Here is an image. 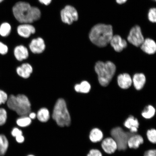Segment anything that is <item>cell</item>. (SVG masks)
<instances>
[{
  "mask_svg": "<svg viewBox=\"0 0 156 156\" xmlns=\"http://www.w3.org/2000/svg\"><path fill=\"white\" fill-rule=\"evenodd\" d=\"M7 119V113L5 109L0 108V126L4 125L6 122Z\"/></svg>",
  "mask_w": 156,
  "mask_h": 156,
  "instance_id": "obj_28",
  "label": "cell"
},
{
  "mask_svg": "<svg viewBox=\"0 0 156 156\" xmlns=\"http://www.w3.org/2000/svg\"><path fill=\"white\" fill-rule=\"evenodd\" d=\"M153 1H156V0H153Z\"/></svg>",
  "mask_w": 156,
  "mask_h": 156,
  "instance_id": "obj_41",
  "label": "cell"
},
{
  "mask_svg": "<svg viewBox=\"0 0 156 156\" xmlns=\"http://www.w3.org/2000/svg\"><path fill=\"white\" fill-rule=\"evenodd\" d=\"M128 0H116V2L119 4L122 5L126 2Z\"/></svg>",
  "mask_w": 156,
  "mask_h": 156,
  "instance_id": "obj_38",
  "label": "cell"
},
{
  "mask_svg": "<svg viewBox=\"0 0 156 156\" xmlns=\"http://www.w3.org/2000/svg\"><path fill=\"white\" fill-rule=\"evenodd\" d=\"M32 122V119L27 116H21L16 121L17 125L21 127H26L30 126Z\"/></svg>",
  "mask_w": 156,
  "mask_h": 156,
  "instance_id": "obj_25",
  "label": "cell"
},
{
  "mask_svg": "<svg viewBox=\"0 0 156 156\" xmlns=\"http://www.w3.org/2000/svg\"><path fill=\"white\" fill-rule=\"evenodd\" d=\"M17 32L20 36L28 38L36 32V29L32 25L29 24H23L17 27Z\"/></svg>",
  "mask_w": 156,
  "mask_h": 156,
  "instance_id": "obj_12",
  "label": "cell"
},
{
  "mask_svg": "<svg viewBox=\"0 0 156 156\" xmlns=\"http://www.w3.org/2000/svg\"><path fill=\"white\" fill-rule=\"evenodd\" d=\"M144 156H156L155 149H150L146 151L144 154Z\"/></svg>",
  "mask_w": 156,
  "mask_h": 156,
  "instance_id": "obj_34",
  "label": "cell"
},
{
  "mask_svg": "<svg viewBox=\"0 0 156 156\" xmlns=\"http://www.w3.org/2000/svg\"><path fill=\"white\" fill-rule=\"evenodd\" d=\"M130 43L136 47H140L143 43L144 40L141 28L138 25H136L130 30L127 38Z\"/></svg>",
  "mask_w": 156,
  "mask_h": 156,
  "instance_id": "obj_8",
  "label": "cell"
},
{
  "mask_svg": "<svg viewBox=\"0 0 156 156\" xmlns=\"http://www.w3.org/2000/svg\"><path fill=\"white\" fill-rule=\"evenodd\" d=\"M124 125L129 130L131 133L134 134L138 132L140 124L137 119L133 116H130L125 120Z\"/></svg>",
  "mask_w": 156,
  "mask_h": 156,
  "instance_id": "obj_14",
  "label": "cell"
},
{
  "mask_svg": "<svg viewBox=\"0 0 156 156\" xmlns=\"http://www.w3.org/2000/svg\"><path fill=\"white\" fill-rule=\"evenodd\" d=\"M8 98L7 93L4 91L0 89V105L6 103Z\"/></svg>",
  "mask_w": 156,
  "mask_h": 156,
  "instance_id": "obj_30",
  "label": "cell"
},
{
  "mask_svg": "<svg viewBox=\"0 0 156 156\" xmlns=\"http://www.w3.org/2000/svg\"><path fill=\"white\" fill-rule=\"evenodd\" d=\"M144 142V138L141 135L133 134L128 140V147L130 149H137Z\"/></svg>",
  "mask_w": 156,
  "mask_h": 156,
  "instance_id": "obj_18",
  "label": "cell"
},
{
  "mask_svg": "<svg viewBox=\"0 0 156 156\" xmlns=\"http://www.w3.org/2000/svg\"><path fill=\"white\" fill-rule=\"evenodd\" d=\"M62 21L68 25L73 24L74 21H77L79 15L77 10L71 5H67L60 12Z\"/></svg>",
  "mask_w": 156,
  "mask_h": 156,
  "instance_id": "obj_7",
  "label": "cell"
},
{
  "mask_svg": "<svg viewBox=\"0 0 156 156\" xmlns=\"http://www.w3.org/2000/svg\"><path fill=\"white\" fill-rule=\"evenodd\" d=\"M15 138L17 142L19 144L23 143L24 141L25 138L23 134L17 136Z\"/></svg>",
  "mask_w": 156,
  "mask_h": 156,
  "instance_id": "obj_35",
  "label": "cell"
},
{
  "mask_svg": "<svg viewBox=\"0 0 156 156\" xmlns=\"http://www.w3.org/2000/svg\"><path fill=\"white\" fill-rule=\"evenodd\" d=\"M9 144L6 136L4 134H0V156H4L6 153Z\"/></svg>",
  "mask_w": 156,
  "mask_h": 156,
  "instance_id": "obj_22",
  "label": "cell"
},
{
  "mask_svg": "<svg viewBox=\"0 0 156 156\" xmlns=\"http://www.w3.org/2000/svg\"><path fill=\"white\" fill-rule=\"evenodd\" d=\"M101 147L105 153L111 154L118 150V146L112 137H107L103 140Z\"/></svg>",
  "mask_w": 156,
  "mask_h": 156,
  "instance_id": "obj_10",
  "label": "cell"
},
{
  "mask_svg": "<svg viewBox=\"0 0 156 156\" xmlns=\"http://www.w3.org/2000/svg\"><path fill=\"white\" fill-rule=\"evenodd\" d=\"M141 50L148 54H153L156 51V44L154 41L151 38H146L140 46Z\"/></svg>",
  "mask_w": 156,
  "mask_h": 156,
  "instance_id": "obj_13",
  "label": "cell"
},
{
  "mask_svg": "<svg viewBox=\"0 0 156 156\" xmlns=\"http://www.w3.org/2000/svg\"><path fill=\"white\" fill-rule=\"evenodd\" d=\"M4 0H0V3H1L2 2H3Z\"/></svg>",
  "mask_w": 156,
  "mask_h": 156,
  "instance_id": "obj_40",
  "label": "cell"
},
{
  "mask_svg": "<svg viewBox=\"0 0 156 156\" xmlns=\"http://www.w3.org/2000/svg\"><path fill=\"white\" fill-rule=\"evenodd\" d=\"M28 115L29 118L31 119H34L37 117V114L34 112H30L28 114Z\"/></svg>",
  "mask_w": 156,
  "mask_h": 156,
  "instance_id": "obj_37",
  "label": "cell"
},
{
  "mask_svg": "<svg viewBox=\"0 0 156 156\" xmlns=\"http://www.w3.org/2000/svg\"><path fill=\"white\" fill-rule=\"evenodd\" d=\"M146 77L143 73H136L134 75L132 80L134 87L137 90H140L144 87L146 83Z\"/></svg>",
  "mask_w": 156,
  "mask_h": 156,
  "instance_id": "obj_19",
  "label": "cell"
},
{
  "mask_svg": "<svg viewBox=\"0 0 156 156\" xmlns=\"http://www.w3.org/2000/svg\"><path fill=\"white\" fill-rule=\"evenodd\" d=\"M87 156H103L100 151L97 149H92L90 151Z\"/></svg>",
  "mask_w": 156,
  "mask_h": 156,
  "instance_id": "obj_32",
  "label": "cell"
},
{
  "mask_svg": "<svg viewBox=\"0 0 156 156\" xmlns=\"http://www.w3.org/2000/svg\"><path fill=\"white\" fill-rule=\"evenodd\" d=\"M38 119L41 122H48L50 118L49 111L46 108H41L39 110L37 114Z\"/></svg>",
  "mask_w": 156,
  "mask_h": 156,
  "instance_id": "obj_21",
  "label": "cell"
},
{
  "mask_svg": "<svg viewBox=\"0 0 156 156\" xmlns=\"http://www.w3.org/2000/svg\"><path fill=\"white\" fill-rule=\"evenodd\" d=\"M9 51V48L5 44L0 41V54L5 55Z\"/></svg>",
  "mask_w": 156,
  "mask_h": 156,
  "instance_id": "obj_31",
  "label": "cell"
},
{
  "mask_svg": "<svg viewBox=\"0 0 156 156\" xmlns=\"http://www.w3.org/2000/svg\"><path fill=\"white\" fill-rule=\"evenodd\" d=\"M113 36L112 25L98 24L91 28L89 38L93 44L99 47L103 48L110 44Z\"/></svg>",
  "mask_w": 156,
  "mask_h": 156,
  "instance_id": "obj_2",
  "label": "cell"
},
{
  "mask_svg": "<svg viewBox=\"0 0 156 156\" xmlns=\"http://www.w3.org/2000/svg\"><path fill=\"white\" fill-rule=\"evenodd\" d=\"M33 71L32 66L28 63L22 64L16 69V73L18 75L24 79H28L30 77Z\"/></svg>",
  "mask_w": 156,
  "mask_h": 156,
  "instance_id": "obj_15",
  "label": "cell"
},
{
  "mask_svg": "<svg viewBox=\"0 0 156 156\" xmlns=\"http://www.w3.org/2000/svg\"><path fill=\"white\" fill-rule=\"evenodd\" d=\"M8 108L15 112L19 116H28L31 112V105L26 95L12 94L9 97L6 102Z\"/></svg>",
  "mask_w": 156,
  "mask_h": 156,
  "instance_id": "obj_3",
  "label": "cell"
},
{
  "mask_svg": "<svg viewBox=\"0 0 156 156\" xmlns=\"http://www.w3.org/2000/svg\"><path fill=\"white\" fill-rule=\"evenodd\" d=\"M118 83L119 86L122 89H127L131 87L132 80L128 74H120L118 77Z\"/></svg>",
  "mask_w": 156,
  "mask_h": 156,
  "instance_id": "obj_16",
  "label": "cell"
},
{
  "mask_svg": "<svg viewBox=\"0 0 156 156\" xmlns=\"http://www.w3.org/2000/svg\"><path fill=\"white\" fill-rule=\"evenodd\" d=\"M40 2L43 4L47 5L51 2L52 0H39Z\"/></svg>",
  "mask_w": 156,
  "mask_h": 156,
  "instance_id": "obj_36",
  "label": "cell"
},
{
  "mask_svg": "<svg viewBox=\"0 0 156 156\" xmlns=\"http://www.w3.org/2000/svg\"><path fill=\"white\" fill-rule=\"evenodd\" d=\"M11 134L13 137H16L17 136L22 135L23 132L22 130L18 128H14L12 130Z\"/></svg>",
  "mask_w": 156,
  "mask_h": 156,
  "instance_id": "obj_33",
  "label": "cell"
},
{
  "mask_svg": "<svg viewBox=\"0 0 156 156\" xmlns=\"http://www.w3.org/2000/svg\"><path fill=\"white\" fill-rule=\"evenodd\" d=\"M14 55L16 59L19 61L26 59L29 56L28 49L23 45L17 46L14 50Z\"/></svg>",
  "mask_w": 156,
  "mask_h": 156,
  "instance_id": "obj_17",
  "label": "cell"
},
{
  "mask_svg": "<svg viewBox=\"0 0 156 156\" xmlns=\"http://www.w3.org/2000/svg\"><path fill=\"white\" fill-rule=\"evenodd\" d=\"M27 156H35L34 155H29Z\"/></svg>",
  "mask_w": 156,
  "mask_h": 156,
  "instance_id": "obj_39",
  "label": "cell"
},
{
  "mask_svg": "<svg viewBox=\"0 0 156 156\" xmlns=\"http://www.w3.org/2000/svg\"><path fill=\"white\" fill-rule=\"evenodd\" d=\"M110 134L118 146V150L120 151H126L128 147L129 139L134 134L127 132L119 126L113 128L111 130Z\"/></svg>",
  "mask_w": 156,
  "mask_h": 156,
  "instance_id": "obj_6",
  "label": "cell"
},
{
  "mask_svg": "<svg viewBox=\"0 0 156 156\" xmlns=\"http://www.w3.org/2000/svg\"><path fill=\"white\" fill-rule=\"evenodd\" d=\"M52 117L58 126L63 127L71 125V116L66 101L63 99H58L56 101L54 107Z\"/></svg>",
  "mask_w": 156,
  "mask_h": 156,
  "instance_id": "obj_5",
  "label": "cell"
},
{
  "mask_svg": "<svg viewBox=\"0 0 156 156\" xmlns=\"http://www.w3.org/2000/svg\"><path fill=\"white\" fill-rule=\"evenodd\" d=\"M147 139L151 143L155 144L156 142V130L152 128L148 130L146 133Z\"/></svg>",
  "mask_w": 156,
  "mask_h": 156,
  "instance_id": "obj_27",
  "label": "cell"
},
{
  "mask_svg": "<svg viewBox=\"0 0 156 156\" xmlns=\"http://www.w3.org/2000/svg\"><path fill=\"white\" fill-rule=\"evenodd\" d=\"M12 11L16 19L23 24H29L40 19L41 11L37 7L31 6L29 3L19 2L13 7Z\"/></svg>",
  "mask_w": 156,
  "mask_h": 156,
  "instance_id": "obj_1",
  "label": "cell"
},
{
  "mask_svg": "<svg viewBox=\"0 0 156 156\" xmlns=\"http://www.w3.org/2000/svg\"><path fill=\"white\" fill-rule=\"evenodd\" d=\"M75 90L78 93H88L91 89V86L87 81H83L80 84L75 85Z\"/></svg>",
  "mask_w": 156,
  "mask_h": 156,
  "instance_id": "obj_23",
  "label": "cell"
},
{
  "mask_svg": "<svg viewBox=\"0 0 156 156\" xmlns=\"http://www.w3.org/2000/svg\"><path fill=\"white\" fill-rule=\"evenodd\" d=\"M110 43L115 50L117 52H121L127 46L126 41L119 35L113 36Z\"/></svg>",
  "mask_w": 156,
  "mask_h": 156,
  "instance_id": "obj_11",
  "label": "cell"
},
{
  "mask_svg": "<svg viewBox=\"0 0 156 156\" xmlns=\"http://www.w3.org/2000/svg\"><path fill=\"white\" fill-rule=\"evenodd\" d=\"M148 19L151 22L155 23L156 22V9L153 8L150 9L148 13Z\"/></svg>",
  "mask_w": 156,
  "mask_h": 156,
  "instance_id": "obj_29",
  "label": "cell"
},
{
  "mask_svg": "<svg viewBox=\"0 0 156 156\" xmlns=\"http://www.w3.org/2000/svg\"><path fill=\"white\" fill-rule=\"evenodd\" d=\"M155 113V108L151 105H149L144 109L141 114L142 117L144 118L150 119L153 118Z\"/></svg>",
  "mask_w": 156,
  "mask_h": 156,
  "instance_id": "obj_24",
  "label": "cell"
},
{
  "mask_svg": "<svg viewBox=\"0 0 156 156\" xmlns=\"http://www.w3.org/2000/svg\"><path fill=\"white\" fill-rule=\"evenodd\" d=\"M95 72L98 76L99 83L103 87L108 86L114 77L116 71L115 65L112 62L98 61L95 66Z\"/></svg>",
  "mask_w": 156,
  "mask_h": 156,
  "instance_id": "obj_4",
  "label": "cell"
},
{
  "mask_svg": "<svg viewBox=\"0 0 156 156\" xmlns=\"http://www.w3.org/2000/svg\"><path fill=\"white\" fill-rule=\"evenodd\" d=\"M45 48L44 41L41 37L33 39L29 44V48L31 51L35 54L42 53L45 49Z\"/></svg>",
  "mask_w": 156,
  "mask_h": 156,
  "instance_id": "obj_9",
  "label": "cell"
},
{
  "mask_svg": "<svg viewBox=\"0 0 156 156\" xmlns=\"http://www.w3.org/2000/svg\"><path fill=\"white\" fill-rule=\"evenodd\" d=\"M11 27L9 23H2L0 26V35L3 37H7L10 34Z\"/></svg>",
  "mask_w": 156,
  "mask_h": 156,
  "instance_id": "obj_26",
  "label": "cell"
},
{
  "mask_svg": "<svg viewBox=\"0 0 156 156\" xmlns=\"http://www.w3.org/2000/svg\"><path fill=\"white\" fill-rule=\"evenodd\" d=\"M89 138L90 141L93 143L100 142L103 139V133L98 128H93L90 132Z\"/></svg>",
  "mask_w": 156,
  "mask_h": 156,
  "instance_id": "obj_20",
  "label": "cell"
}]
</instances>
